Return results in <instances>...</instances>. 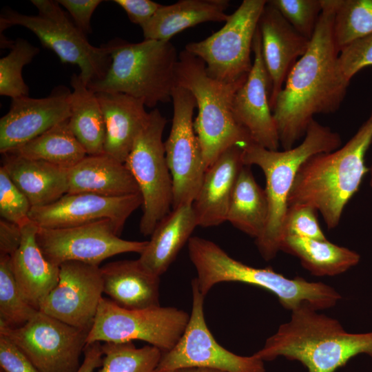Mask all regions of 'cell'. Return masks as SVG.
Returning a JSON list of instances; mask_svg holds the SVG:
<instances>
[{
  "label": "cell",
  "mask_w": 372,
  "mask_h": 372,
  "mask_svg": "<svg viewBox=\"0 0 372 372\" xmlns=\"http://www.w3.org/2000/svg\"><path fill=\"white\" fill-rule=\"evenodd\" d=\"M322 1V10L308 50L291 69L272 108L284 150L304 138L315 115L340 108L351 81L339 63L333 0Z\"/></svg>",
  "instance_id": "obj_1"
},
{
  "label": "cell",
  "mask_w": 372,
  "mask_h": 372,
  "mask_svg": "<svg viewBox=\"0 0 372 372\" xmlns=\"http://www.w3.org/2000/svg\"><path fill=\"white\" fill-rule=\"evenodd\" d=\"M360 354L372 359V331L349 333L337 320L304 304L254 355L264 362L279 356L296 360L308 372H335Z\"/></svg>",
  "instance_id": "obj_2"
},
{
  "label": "cell",
  "mask_w": 372,
  "mask_h": 372,
  "mask_svg": "<svg viewBox=\"0 0 372 372\" xmlns=\"http://www.w3.org/2000/svg\"><path fill=\"white\" fill-rule=\"evenodd\" d=\"M371 143L372 113L344 145L313 155L300 165L287 207L310 206L320 211L329 229L336 227L369 171L364 159Z\"/></svg>",
  "instance_id": "obj_3"
},
{
  "label": "cell",
  "mask_w": 372,
  "mask_h": 372,
  "mask_svg": "<svg viewBox=\"0 0 372 372\" xmlns=\"http://www.w3.org/2000/svg\"><path fill=\"white\" fill-rule=\"evenodd\" d=\"M188 252L197 272L199 290L205 297L218 283L239 282L273 293L282 307L291 311L304 304L317 311L329 309L341 299L328 285L300 277L288 278L270 267H250L229 256L214 242L198 236L189 238Z\"/></svg>",
  "instance_id": "obj_4"
},
{
  "label": "cell",
  "mask_w": 372,
  "mask_h": 372,
  "mask_svg": "<svg viewBox=\"0 0 372 372\" xmlns=\"http://www.w3.org/2000/svg\"><path fill=\"white\" fill-rule=\"evenodd\" d=\"M340 135L315 121L309 123L302 141L289 149L270 150L254 143L242 148L245 165H256L263 172L269 204L265 229L256 240L262 257L270 260L280 251L285 238L284 223L287 198L300 165L310 156L341 147Z\"/></svg>",
  "instance_id": "obj_5"
},
{
  "label": "cell",
  "mask_w": 372,
  "mask_h": 372,
  "mask_svg": "<svg viewBox=\"0 0 372 372\" xmlns=\"http://www.w3.org/2000/svg\"><path fill=\"white\" fill-rule=\"evenodd\" d=\"M247 77L233 83L216 80L207 74L200 59L185 50L178 54L176 84L189 91L196 99L198 115L194 128L207 169L230 147L243 148L253 143L233 114L235 94Z\"/></svg>",
  "instance_id": "obj_6"
},
{
  "label": "cell",
  "mask_w": 372,
  "mask_h": 372,
  "mask_svg": "<svg viewBox=\"0 0 372 372\" xmlns=\"http://www.w3.org/2000/svg\"><path fill=\"white\" fill-rule=\"evenodd\" d=\"M111 63L106 74L87 87L94 92L123 93L142 100L145 106L172 101L178 54L169 41L144 39L109 42Z\"/></svg>",
  "instance_id": "obj_7"
},
{
  "label": "cell",
  "mask_w": 372,
  "mask_h": 372,
  "mask_svg": "<svg viewBox=\"0 0 372 372\" xmlns=\"http://www.w3.org/2000/svg\"><path fill=\"white\" fill-rule=\"evenodd\" d=\"M31 3L37 8L36 15L4 10L0 17L1 32L12 25L23 26L32 32L43 47L52 50L62 63L76 65L87 86L101 79L112 61L108 44L91 45L86 34L69 19L56 1L32 0Z\"/></svg>",
  "instance_id": "obj_8"
},
{
  "label": "cell",
  "mask_w": 372,
  "mask_h": 372,
  "mask_svg": "<svg viewBox=\"0 0 372 372\" xmlns=\"http://www.w3.org/2000/svg\"><path fill=\"white\" fill-rule=\"evenodd\" d=\"M167 120L158 109L149 112L145 125L136 138L124 164L135 179L143 198V214L139 228L149 236L169 211L173 184L167 166L163 133Z\"/></svg>",
  "instance_id": "obj_9"
},
{
  "label": "cell",
  "mask_w": 372,
  "mask_h": 372,
  "mask_svg": "<svg viewBox=\"0 0 372 372\" xmlns=\"http://www.w3.org/2000/svg\"><path fill=\"white\" fill-rule=\"evenodd\" d=\"M189 316L183 310L170 307L127 309L102 298L87 344L141 340L165 352L179 340Z\"/></svg>",
  "instance_id": "obj_10"
},
{
  "label": "cell",
  "mask_w": 372,
  "mask_h": 372,
  "mask_svg": "<svg viewBox=\"0 0 372 372\" xmlns=\"http://www.w3.org/2000/svg\"><path fill=\"white\" fill-rule=\"evenodd\" d=\"M266 0H244L217 32L185 50L200 59L207 74L225 83L246 78L251 70L253 42Z\"/></svg>",
  "instance_id": "obj_11"
},
{
  "label": "cell",
  "mask_w": 372,
  "mask_h": 372,
  "mask_svg": "<svg viewBox=\"0 0 372 372\" xmlns=\"http://www.w3.org/2000/svg\"><path fill=\"white\" fill-rule=\"evenodd\" d=\"M88 332L40 311L20 327L0 322V334L10 339L39 372H76Z\"/></svg>",
  "instance_id": "obj_12"
},
{
  "label": "cell",
  "mask_w": 372,
  "mask_h": 372,
  "mask_svg": "<svg viewBox=\"0 0 372 372\" xmlns=\"http://www.w3.org/2000/svg\"><path fill=\"white\" fill-rule=\"evenodd\" d=\"M192 307L182 336L170 350L162 352L155 372L178 368L200 367L224 372H265L264 361L251 356L236 355L220 345L205 322V296L196 279L192 280Z\"/></svg>",
  "instance_id": "obj_13"
},
{
  "label": "cell",
  "mask_w": 372,
  "mask_h": 372,
  "mask_svg": "<svg viewBox=\"0 0 372 372\" xmlns=\"http://www.w3.org/2000/svg\"><path fill=\"white\" fill-rule=\"evenodd\" d=\"M110 219L65 228L39 227L36 239L46 259L60 266L69 261L99 266L113 256L135 252L141 254L147 241L127 240Z\"/></svg>",
  "instance_id": "obj_14"
},
{
  "label": "cell",
  "mask_w": 372,
  "mask_h": 372,
  "mask_svg": "<svg viewBox=\"0 0 372 372\" xmlns=\"http://www.w3.org/2000/svg\"><path fill=\"white\" fill-rule=\"evenodd\" d=\"M172 127L164 146L172 178V208H175L192 204L207 169L194 128L193 114L197 107L194 95L187 90L176 86L172 93Z\"/></svg>",
  "instance_id": "obj_15"
},
{
  "label": "cell",
  "mask_w": 372,
  "mask_h": 372,
  "mask_svg": "<svg viewBox=\"0 0 372 372\" xmlns=\"http://www.w3.org/2000/svg\"><path fill=\"white\" fill-rule=\"evenodd\" d=\"M103 293L99 266L69 261L59 266L56 286L40 311L71 326L90 331Z\"/></svg>",
  "instance_id": "obj_16"
},
{
  "label": "cell",
  "mask_w": 372,
  "mask_h": 372,
  "mask_svg": "<svg viewBox=\"0 0 372 372\" xmlns=\"http://www.w3.org/2000/svg\"><path fill=\"white\" fill-rule=\"evenodd\" d=\"M141 205H143L141 193L118 197L67 193L50 205L32 207L29 218L39 227L51 229L110 219L122 231L127 219Z\"/></svg>",
  "instance_id": "obj_17"
},
{
  "label": "cell",
  "mask_w": 372,
  "mask_h": 372,
  "mask_svg": "<svg viewBox=\"0 0 372 372\" xmlns=\"http://www.w3.org/2000/svg\"><path fill=\"white\" fill-rule=\"evenodd\" d=\"M252 51L253 65L233 102L235 119L249 134L254 143L270 150L280 146L278 130L269 104L271 82L262 54L258 27Z\"/></svg>",
  "instance_id": "obj_18"
},
{
  "label": "cell",
  "mask_w": 372,
  "mask_h": 372,
  "mask_svg": "<svg viewBox=\"0 0 372 372\" xmlns=\"http://www.w3.org/2000/svg\"><path fill=\"white\" fill-rule=\"evenodd\" d=\"M70 92L62 86L44 98L12 99L10 110L0 119V152L12 151L68 119Z\"/></svg>",
  "instance_id": "obj_19"
},
{
  "label": "cell",
  "mask_w": 372,
  "mask_h": 372,
  "mask_svg": "<svg viewBox=\"0 0 372 372\" xmlns=\"http://www.w3.org/2000/svg\"><path fill=\"white\" fill-rule=\"evenodd\" d=\"M258 28L263 60L271 82L269 104L272 110L291 69L308 50L310 40L298 32L267 1Z\"/></svg>",
  "instance_id": "obj_20"
},
{
  "label": "cell",
  "mask_w": 372,
  "mask_h": 372,
  "mask_svg": "<svg viewBox=\"0 0 372 372\" xmlns=\"http://www.w3.org/2000/svg\"><path fill=\"white\" fill-rule=\"evenodd\" d=\"M244 165L242 148L234 146L206 170L192 203L198 226H217L227 221L233 190Z\"/></svg>",
  "instance_id": "obj_21"
},
{
  "label": "cell",
  "mask_w": 372,
  "mask_h": 372,
  "mask_svg": "<svg viewBox=\"0 0 372 372\" xmlns=\"http://www.w3.org/2000/svg\"><path fill=\"white\" fill-rule=\"evenodd\" d=\"M20 227L21 242L10 256L12 271L24 298L39 310L59 281V266L49 262L40 249L36 239L39 227L30 219Z\"/></svg>",
  "instance_id": "obj_22"
},
{
  "label": "cell",
  "mask_w": 372,
  "mask_h": 372,
  "mask_svg": "<svg viewBox=\"0 0 372 372\" xmlns=\"http://www.w3.org/2000/svg\"><path fill=\"white\" fill-rule=\"evenodd\" d=\"M105 125V154L125 163L149 113L142 100L123 93L97 92Z\"/></svg>",
  "instance_id": "obj_23"
},
{
  "label": "cell",
  "mask_w": 372,
  "mask_h": 372,
  "mask_svg": "<svg viewBox=\"0 0 372 372\" xmlns=\"http://www.w3.org/2000/svg\"><path fill=\"white\" fill-rule=\"evenodd\" d=\"M100 269L103 293L118 306L133 310L160 306V276L145 269L138 259L111 262Z\"/></svg>",
  "instance_id": "obj_24"
},
{
  "label": "cell",
  "mask_w": 372,
  "mask_h": 372,
  "mask_svg": "<svg viewBox=\"0 0 372 372\" xmlns=\"http://www.w3.org/2000/svg\"><path fill=\"white\" fill-rule=\"evenodd\" d=\"M68 194L118 197L140 193L123 163L106 154L87 155L68 172Z\"/></svg>",
  "instance_id": "obj_25"
},
{
  "label": "cell",
  "mask_w": 372,
  "mask_h": 372,
  "mask_svg": "<svg viewBox=\"0 0 372 372\" xmlns=\"http://www.w3.org/2000/svg\"><path fill=\"white\" fill-rule=\"evenodd\" d=\"M197 226L192 204L172 208L156 226L138 261L148 271L160 276L176 259Z\"/></svg>",
  "instance_id": "obj_26"
},
{
  "label": "cell",
  "mask_w": 372,
  "mask_h": 372,
  "mask_svg": "<svg viewBox=\"0 0 372 372\" xmlns=\"http://www.w3.org/2000/svg\"><path fill=\"white\" fill-rule=\"evenodd\" d=\"M3 155L2 167L32 207L50 205L68 193L69 169L10 153Z\"/></svg>",
  "instance_id": "obj_27"
},
{
  "label": "cell",
  "mask_w": 372,
  "mask_h": 372,
  "mask_svg": "<svg viewBox=\"0 0 372 372\" xmlns=\"http://www.w3.org/2000/svg\"><path fill=\"white\" fill-rule=\"evenodd\" d=\"M228 0H180L161 6L141 27L145 39L169 41L183 30L202 23L225 22Z\"/></svg>",
  "instance_id": "obj_28"
},
{
  "label": "cell",
  "mask_w": 372,
  "mask_h": 372,
  "mask_svg": "<svg viewBox=\"0 0 372 372\" xmlns=\"http://www.w3.org/2000/svg\"><path fill=\"white\" fill-rule=\"evenodd\" d=\"M70 84V128L87 155L105 154V125L96 94L73 74Z\"/></svg>",
  "instance_id": "obj_29"
},
{
  "label": "cell",
  "mask_w": 372,
  "mask_h": 372,
  "mask_svg": "<svg viewBox=\"0 0 372 372\" xmlns=\"http://www.w3.org/2000/svg\"><path fill=\"white\" fill-rule=\"evenodd\" d=\"M268 215L265 190L256 183L251 166L245 165L233 190L227 221L256 240L265 229Z\"/></svg>",
  "instance_id": "obj_30"
},
{
  "label": "cell",
  "mask_w": 372,
  "mask_h": 372,
  "mask_svg": "<svg viewBox=\"0 0 372 372\" xmlns=\"http://www.w3.org/2000/svg\"><path fill=\"white\" fill-rule=\"evenodd\" d=\"M280 250L298 257L302 265L316 276L342 273L360 260V256L356 251L335 245L327 239L287 236Z\"/></svg>",
  "instance_id": "obj_31"
},
{
  "label": "cell",
  "mask_w": 372,
  "mask_h": 372,
  "mask_svg": "<svg viewBox=\"0 0 372 372\" xmlns=\"http://www.w3.org/2000/svg\"><path fill=\"white\" fill-rule=\"evenodd\" d=\"M7 153L45 161L67 169L75 166L87 155L72 132L68 119Z\"/></svg>",
  "instance_id": "obj_32"
},
{
  "label": "cell",
  "mask_w": 372,
  "mask_h": 372,
  "mask_svg": "<svg viewBox=\"0 0 372 372\" xmlns=\"http://www.w3.org/2000/svg\"><path fill=\"white\" fill-rule=\"evenodd\" d=\"M333 37L340 52L372 33V0H333Z\"/></svg>",
  "instance_id": "obj_33"
},
{
  "label": "cell",
  "mask_w": 372,
  "mask_h": 372,
  "mask_svg": "<svg viewBox=\"0 0 372 372\" xmlns=\"http://www.w3.org/2000/svg\"><path fill=\"white\" fill-rule=\"evenodd\" d=\"M102 364L97 372H155L162 351L152 345L137 348L133 342L102 344Z\"/></svg>",
  "instance_id": "obj_34"
},
{
  "label": "cell",
  "mask_w": 372,
  "mask_h": 372,
  "mask_svg": "<svg viewBox=\"0 0 372 372\" xmlns=\"http://www.w3.org/2000/svg\"><path fill=\"white\" fill-rule=\"evenodd\" d=\"M38 311L21 294L12 271L11 257L0 255V322L20 327Z\"/></svg>",
  "instance_id": "obj_35"
},
{
  "label": "cell",
  "mask_w": 372,
  "mask_h": 372,
  "mask_svg": "<svg viewBox=\"0 0 372 372\" xmlns=\"http://www.w3.org/2000/svg\"><path fill=\"white\" fill-rule=\"evenodd\" d=\"M39 49L17 39L10 52L0 59V94L12 99L28 96L29 88L22 77L23 68L30 63Z\"/></svg>",
  "instance_id": "obj_36"
},
{
  "label": "cell",
  "mask_w": 372,
  "mask_h": 372,
  "mask_svg": "<svg viewBox=\"0 0 372 372\" xmlns=\"http://www.w3.org/2000/svg\"><path fill=\"white\" fill-rule=\"evenodd\" d=\"M300 34L311 40L322 10V0L267 1Z\"/></svg>",
  "instance_id": "obj_37"
},
{
  "label": "cell",
  "mask_w": 372,
  "mask_h": 372,
  "mask_svg": "<svg viewBox=\"0 0 372 372\" xmlns=\"http://www.w3.org/2000/svg\"><path fill=\"white\" fill-rule=\"evenodd\" d=\"M32 205L25 195L0 167V215L2 219L21 226L29 220Z\"/></svg>",
  "instance_id": "obj_38"
},
{
  "label": "cell",
  "mask_w": 372,
  "mask_h": 372,
  "mask_svg": "<svg viewBox=\"0 0 372 372\" xmlns=\"http://www.w3.org/2000/svg\"><path fill=\"white\" fill-rule=\"evenodd\" d=\"M316 210L304 205L287 207L284 223V234L311 239L327 240L318 222Z\"/></svg>",
  "instance_id": "obj_39"
},
{
  "label": "cell",
  "mask_w": 372,
  "mask_h": 372,
  "mask_svg": "<svg viewBox=\"0 0 372 372\" xmlns=\"http://www.w3.org/2000/svg\"><path fill=\"white\" fill-rule=\"evenodd\" d=\"M339 63L349 80L362 69L372 65V33L358 39L339 53Z\"/></svg>",
  "instance_id": "obj_40"
},
{
  "label": "cell",
  "mask_w": 372,
  "mask_h": 372,
  "mask_svg": "<svg viewBox=\"0 0 372 372\" xmlns=\"http://www.w3.org/2000/svg\"><path fill=\"white\" fill-rule=\"evenodd\" d=\"M1 372H39L27 356L7 337L0 334Z\"/></svg>",
  "instance_id": "obj_41"
},
{
  "label": "cell",
  "mask_w": 372,
  "mask_h": 372,
  "mask_svg": "<svg viewBox=\"0 0 372 372\" xmlns=\"http://www.w3.org/2000/svg\"><path fill=\"white\" fill-rule=\"evenodd\" d=\"M56 2L70 14L72 21L84 33H90L92 16L101 0H59Z\"/></svg>",
  "instance_id": "obj_42"
},
{
  "label": "cell",
  "mask_w": 372,
  "mask_h": 372,
  "mask_svg": "<svg viewBox=\"0 0 372 372\" xmlns=\"http://www.w3.org/2000/svg\"><path fill=\"white\" fill-rule=\"evenodd\" d=\"M126 12L130 21L141 28L147 23L161 7V4L150 0H115Z\"/></svg>",
  "instance_id": "obj_43"
},
{
  "label": "cell",
  "mask_w": 372,
  "mask_h": 372,
  "mask_svg": "<svg viewBox=\"0 0 372 372\" xmlns=\"http://www.w3.org/2000/svg\"><path fill=\"white\" fill-rule=\"evenodd\" d=\"M21 238L19 225L1 218L0 255L11 256L19 247Z\"/></svg>",
  "instance_id": "obj_44"
},
{
  "label": "cell",
  "mask_w": 372,
  "mask_h": 372,
  "mask_svg": "<svg viewBox=\"0 0 372 372\" xmlns=\"http://www.w3.org/2000/svg\"><path fill=\"white\" fill-rule=\"evenodd\" d=\"M83 360L76 372H93L102 364L103 353L101 342L87 344L83 350Z\"/></svg>",
  "instance_id": "obj_45"
},
{
  "label": "cell",
  "mask_w": 372,
  "mask_h": 372,
  "mask_svg": "<svg viewBox=\"0 0 372 372\" xmlns=\"http://www.w3.org/2000/svg\"><path fill=\"white\" fill-rule=\"evenodd\" d=\"M167 372H224L219 370L200 368V367H183L178 368Z\"/></svg>",
  "instance_id": "obj_46"
},
{
  "label": "cell",
  "mask_w": 372,
  "mask_h": 372,
  "mask_svg": "<svg viewBox=\"0 0 372 372\" xmlns=\"http://www.w3.org/2000/svg\"><path fill=\"white\" fill-rule=\"evenodd\" d=\"M370 170V174H371V178H370V185L371 187H372V165H371V168L369 169Z\"/></svg>",
  "instance_id": "obj_47"
}]
</instances>
